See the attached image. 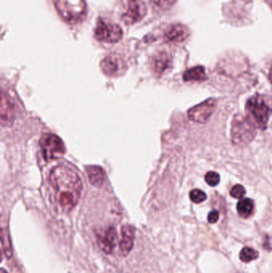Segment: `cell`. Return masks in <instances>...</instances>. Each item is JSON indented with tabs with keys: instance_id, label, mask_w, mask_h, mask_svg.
<instances>
[{
	"instance_id": "1",
	"label": "cell",
	"mask_w": 272,
	"mask_h": 273,
	"mask_svg": "<svg viewBox=\"0 0 272 273\" xmlns=\"http://www.w3.org/2000/svg\"><path fill=\"white\" fill-rule=\"evenodd\" d=\"M49 183L61 207L70 210L78 204L83 190V183L72 169L66 166L54 168L50 173Z\"/></svg>"
},
{
	"instance_id": "2",
	"label": "cell",
	"mask_w": 272,
	"mask_h": 273,
	"mask_svg": "<svg viewBox=\"0 0 272 273\" xmlns=\"http://www.w3.org/2000/svg\"><path fill=\"white\" fill-rule=\"evenodd\" d=\"M256 126L248 117L237 114L231 123V141L235 145L245 146L253 141L256 136Z\"/></svg>"
},
{
	"instance_id": "3",
	"label": "cell",
	"mask_w": 272,
	"mask_h": 273,
	"mask_svg": "<svg viewBox=\"0 0 272 273\" xmlns=\"http://www.w3.org/2000/svg\"><path fill=\"white\" fill-rule=\"evenodd\" d=\"M246 110L248 118L260 130H266L268 120L272 114V109L268 106L263 96L256 94L250 97L246 103Z\"/></svg>"
},
{
	"instance_id": "4",
	"label": "cell",
	"mask_w": 272,
	"mask_h": 273,
	"mask_svg": "<svg viewBox=\"0 0 272 273\" xmlns=\"http://www.w3.org/2000/svg\"><path fill=\"white\" fill-rule=\"evenodd\" d=\"M54 2L58 14L69 23H79L87 13L85 0H54Z\"/></svg>"
},
{
	"instance_id": "5",
	"label": "cell",
	"mask_w": 272,
	"mask_h": 273,
	"mask_svg": "<svg viewBox=\"0 0 272 273\" xmlns=\"http://www.w3.org/2000/svg\"><path fill=\"white\" fill-rule=\"evenodd\" d=\"M40 146L45 161L58 159L66 151L62 139L53 134H45L40 139Z\"/></svg>"
},
{
	"instance_id": "6",
	"label": "cell",
	"mask_w": 272,
	"mask_h": 273,
	"mask_svg": "<svg viewBox=\"0 0 272 273\" xmlns=\"http://www.w3.org/2000/svg\"><path fill=\"white\" fill-rule=\"evenodd\" d=\"M122 30L119 26L110 23L104 19H99L95 27L96 40L107 44H115L122 38Z\"/></svg>"
},
{
	"instance_id": "7",
	"label": "cell",
	"mask_w": 272,
	"mask_h": 273,
	"mask_svg": "<svg viewBox=\"0 0 272 273\" xmlns=\"http://www.w3.org/2000/svg\"><path fill=\"white\" fill-rule=\"evenodd\" d=\"M125 12L122 19L126 24L138 23L146 15V6L143 0H123Z\"/></svg>"
},
{
	"instance_id": "8",
	"label": "cell",
	"mask_w": 272,
	"mask_h": 273,
	"mask_svg": "<svg viewBox=\"0 0 272 273\" xmlns=\"http://www.w3.org/2000/svg\"><path fill=\"white\" fill-rule=\"evenodd\" d=\"M216 108V101L213 98L203 101L202 103L191 108L188 112L190 120L198 123H205L209 119Z\"/></svg>"
},
{
	"instance_id": "9",
	"label": "cell",
	"mask_w": 272,
	"mask_h": 273,
	"mask_svg": "<svg viewBox=\"0 0 272 273\" xmlns=\"http://www.w3.org/2000/svg\"><path fill=\"white\" fill-rule=\"evenodd\" d=\"M101 71L109 77H117L125 72L126 65L120 56L113 54L106 56L101 60Z\"/></svg>"
},
{
	"instance_id": "10",
	"label": "cell",
	"mask_w": 272,
	"mask_h": 273,
	"mask_svg": "<svg viewBox=\"0 0 272 273\" xmlns=\"http://www.w3.org/2000/svg\"><path fill=\"white\" fill-rule=\"evenodd\" d=\"M121 232H122V240L119 244L120 252L122 256L126 257L130 254L134 247L135 229L132 226L125 225L122 226Z\"/></svg>"
},
{
	"instance_id": "11",
	"label": "cell",
	"mask_w": 272,
	"mask_h": 273,
	"mask_svg": "<svg viewBox=\"0 0 272 273\" xmlns=\"http://www.w3.org/2000/svg\"><path fill=\"white\" fill-rule=\"evenodd\" d=\"M15 120V108L10 97L6 95L4 91L2 92L1 98V122L2 126L9 127Z\"/></svg>"
},
{
	"instance_id": "12",
	"label": "cell",
	"mask_w": 272,
	"mask_h": 273,
	"mask_svg": "<svg viewBox=\"0 0 272 273\" xmlns=\"http://www.w3.org/2000/svg\"><path fill=\"white\" fill-rule=\"evenodd\" d=\"M117 239V230L114 227H109L105 232L99 236L98 244L101 250L106 254H110L114 250L115 241Z\"/></svg>"
},
{
	"instance_id": "13",
	"label": "cell",
	"mask_w": 272,
	"mask_h": 273,
	"mask_svg": "<svg viewBox=\"0 0 272 273\" xmlns=\"http://www.w3.org/2000/svg\"><path fill=\"white\" fill-rule=\"evenodd\" d=\"M189 32L185 26L182 24H175L171 26L166 31L165 35V40L169 43L178 44L181 43L188 37Z\"/></svg>"
},
{
	"instance_id": "14",
	"label": "cell",
	"mask_w": 272,
	"mask_h": 273,
	"mask_svg": "<svg viewBox=\"0 0 272 273\" xmlns=\"http://www.w3.org/2000/svg\"><path fill=\"white\" fill-rule=\"evenodd\" d=\"M171 64L170 56L166 52H159L153 57L151 61V66L154 73L157 75H161L167 71Z\"/></svg>"
},
{
	"instance_id": "15",
	"label": "cell",
	"mask_w": 272,
	"mask_h": 273,
	"mask_svg": "<svg viewBox=\"0 0 272 273\" xmlns=\"http://www.w3.org/2000/svg\"><path fill=\"white\" fill-rule=\"evenodd\" d=\"M87 173L90 182L94 186L100 187L105 181V174L102 168L100 166H87Z\"/></svg>"
},
{
	"instance_id": "16",
	"label": "cell",
	"mask_w": 272,
	"mask_h": 273,
	"mask_svg": "<svg viewBox=\"0 0 272 273\" xmlns=\"http://www.w3.org/2000/svg\"><path fill=\"white\" fill-rule=\"evenodd\" d=\"M208 79L205 70L201 66H195L188 69L183 73V79L184 82L205 81Z\"/></svg>"
},
{
	"instance_id": "17",
	"label": "cell",
	"mask_w": 272,
	"mask_h": 273,
	"mask_svg": "<svg viewBox=\"0 0 272 273\" xmlns=\"http://www.w3.org/2000/svg\"><path fill=\"white\" fill-rule=\"evenodd\" d=\"M254 201L252 199L245 198L239 201L237 204V212L239 217L242 218H248L254 211Z\"/></svg>"
},
{
	"instance_id": "18",
	"label": "cell",
	"mask_w": 272,
	"mask_h": 273,
	"mask_svg": "<svg viewBox=\"0 0 272 273\" xmlns=\"http://www.w3.org/2000/svg\"><path fill=\"white\" fill-rule=\"evenodd\" d=\"M259 257V253L254 248L244 247L239 253V259L244 263H249Z\"/></svg>"
},
{
	"instance_id": "19",
	"label": "cell",
	"mask_w": 272,
	"mask_h": 273,
	"mask_svg": "<svg viewBox=\"0 0 272 273\" xmlns=\"http://www.w3.org/2000/svg\"><path fill=\"white\" fill-rule=\"evenodd\" d=\"M2 249L4 251L5 256L8 259L12 257L13 253L11 243H10L8 234H7V232H5L4 229H2Z\"/></svg>"
},
{
	"instance_id": "20",
	"label": "cell",
	"mask_w": 272,
	"mask_h": 273,
	"mask_svg": "<svg viewBox=\"0 0 272 273\" xmlns=\"http://www.w3.org/2000/svg\"><path fill=\"white\" fill-rule=\"evenodd\" d=\"M190 199L192 202L199 204V203L203 202L207 199V195L204 191L200 190V189H193L190 192Z\"/></svg>"
},
{
	"instance_id": "21",
	"label": "cell",
	"mask_w": 272,
	"mask_h": 273,
	"mask_svg": "<svg viewBox=\"0 0 272 273\" xmlns=\"http://www.w3.org/2000/svg\"><path fill=\"white\" fill-rule=\"evenodd\" d=\"M204 179H205L207 184L213 187L217 186V184H219V183L221 182V177H220L219 174L213 172V171L207 173L206 175L204 177Z\"/></svg>"
},
{
	"instance_id": "22",
	"label": "cell",
	"mask_w": 272,
	"mask_h": 273,
	"mask_svg": "<svg viewBox=\"0 0 272 273\" xmlns=\"http://www.w3.org/2000/svg\"><path fill=\"white\" fill-rule=\"evenodd\" d=\"M246 190L244 187L241 184H235L231 188L230 194L234 198L240 199L245 195Z\"/></svg>"
},
{
	"instance_id": "23",
	"label": "cell",
	"mask_w": 272,
	"mask_h": 273,
	"mask_svg": "<svg viewBox=\"0 0 272 273\" xmlns=\"http://www.w3.org/2000/svg\"><path fill=\"white\" fill-rule=\"evenodd\" d=\"M151 2L159 8H165L171 4V0H151Z\"/></svg>"
},
{
	"instance_id": "24",
	"label": "cell",
	"mask_w": 272,
	"mask_h": 273,
	"mask_svg": "<svg viewBox=\"0 0 272 273\" xmlns=\"http://www.w3.org/2000/svg\"><path fill=\"white\" fill-rule=\"evenodd\" d=\"M219 218H220L219 212L217 211V210H213V211L210 212L209 214H208V222L210 224L217 223L218 222Z\"/></svg>"
},
{
	"instance_id": "25",
	"label": "cell",
	"mask_w": 272,
	"mask_h": 273,
	"mask_svg": "<svg viewBox=\"0 0 272 273\" xmlns=\"http://www.w3.org/2000/svg\"><path fill=\"white\" fill-rule=\"evenodd\" d=\"M263 248L267 251L272 250V236L267 235L264 237V242H263Z\"/></svg>"
},
{
	"instance_id": "26",
	"label": "cell",
	"mask_w": 272,
	"mask_h": 273,
	"mask_svg": "<svg viewBox=\"0 0 272 273\" xmlns=\"http://www.w3.org/2000/svg\"><path fill=\"white\" fill-rule=\"evenodd\" d=\"M1 273H7L6 271H5L4 269H1Z\"/></svg>"
},
{
	"instance_id": "27",
	"label": "cell",
	"mask_w": 272,
	"mask_h": 273,
	"mask_svg": "<svg viewBox=\"0 0 272 273\" xmlns=\"http://www.w3.org/2000/svg\"><path fill=\"white\" fill-rule=\"evenodd\" d=\"M271 80L272 81V72H271Z\"/></svg>"
}]
</instances>
